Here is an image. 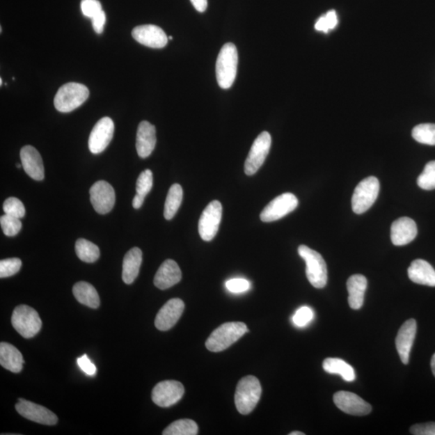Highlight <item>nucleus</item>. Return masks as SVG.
<instances>
[{
	"label": "nucleus",
	"mask_w": 435,
	"mask_h": 435,
	"mask_svg": "<svg viewBox=\"0 0 435 435\" xmlns=\"http://www.w3.org/2000/svg\"><path fill=\"white\" fill-rule=\"evenodd\" d=\"M248 331L242 322H226L214 330L209 336L206 347L209 351L219 352L226 350Z\"/></svg>",
	"instance_id": "f257e3e1"
},
{
	"label": "nucleus",
	"mask_w": 435,
	"mask_h": 435,
	"mask_svg": "<svg viewBox=\"0 0 435 435\" xmlns=\"http://www.w3.org/2000/svg\"><path fill=\"white\" fill-rule=\"evenodd\" d=\"M238 52L231 42L225 44L218 56L216 61V79L222 89L231 88L237 78Z\"/></svg>",
	"instance_id": "f03ea898"
},
{
	"label": "nucleus",
	"mask_w": 435,
	"mask_h": 435,
	"mask_svg": "<svg viewBox=\"0 0 435 435\" xmlns=\"http://www.w3.org/2000/svg\"><path fill=\"white\" fill-rule=\"evenodd\" d=\"M262 388L258 379L253 376H247L238 383L235 393V404L237 411L246 416L253 411L260 401Z\"/></svg>",
	"instance_id": "7ed1b4c3"
},
{
	"label": "nucleus",
	"mask_w": 435,
	"mask_h": 435,
	"mask_svg": "<svg viewBox=\"0 0 435 435\" xmlns=\"http://www.w3.org/2000/svg\"><path fill=\"white\" fill-rule=\"evenodd\" d=\"M88 88L78 83H69L61 86L54 98L55 109L63 113H68L88 99Z\"/></svg>",
	"instance_id": "20e7f679"
},
{
	"label": "nucleus",
	"mask_w": 435,
	"mask_h": 435,
	"mask_svg": "<svg viewBox=\"0 0 435 435\" xmlns=\"http://www.w3.org/2000/svg\"><path fill=\"white\" fill-rule=\"evenodd\" d=\"M299 254L306 261V274L310 283L315 288H324L327 283V268L324 258L306 245L299 246Z\"/></svg>",
	"instance_id": "39448f33"
},
{
	"label": "nucleus",
	"mask_w": 435,
	"mask_h": 435,
	"mask_svg": "<svg viewBox=\"0 0 435 435\" xmlns=\"http://www.w3.org/2000/svg\"><path fill=\"white\" fill-rule=\"evenodd\" d=\"M12 324L20 335L25 339H30L38 335L42 329V321L32 307L20 305L13 311Z\"/></svg>",
	"instance_id": "423d86ee"
},
{
	"label": "nucleus",
	"mask_w": 435,
	"mask_h": 435,
	"mask_svg": "<svg viewBox=\"0 0 435 435\" xmlns=\"http://www.w3.org/2000/svg\"><path fill=\"white\" fill-rule=\"evenodd\" d=\"M380 192V182L376 177L363 179L356 187L351 198L353 212L361 214L371 208Z\"/></svg>",
	"instance_id": "0eeeda50"
},
{
	"label": "nucleus",
	"mask_w": 435,
	"mask_h": 435,
	"mask_svg": "<svg viewBox=\"0 0 435 435\" xmlns=\"http://www.w3.org/2000/svg\"><path fill=\"white\" fill-rule=\"evenodd\" d=\"M272 144V138L268 132H261L253 142L244 164V172L248 176L254 175L262 166Z\"/></svg>",
	"instance_id": "6e6552de"
},
{
	"label": "nucleus",
	"mask_w": 435,
	"mask_h": 435,
	"mask_svg": "<svg viewBox=\"0 0 435 435\" xmlns=\"http://www.w3.org/2000/svg\"><path fill=\"white\" fill-rule=\"evenodd\" d=\"M299 200L294 194L285 193L276 197L260 213V220L264 223L276 221L287 216L298 207Z\"/></svg>",
	"instance_id": "1a4fd4ad"
},
{
	"label": "nucleus",
	"mask_w": 435,
	"mask_h": 435,
	"mask_svg": "<svg viewBox=\"0 0 435 435\" xmlns=\"http://www.w3.org/2000/svg\"><path fill=\"white\" fill-rule=\"evenodd\" d=\"M222 214V205L217 200L209 203L205 208L198 222V232L204 242H211L216 237Z\"/></svg>",
	"instance_id": "9d476101"
},
{
	"label": "nucleus",
	"mask_w": 435,
	"mask_h": 435,
	"mask_svg": "<svg viewBox=\"0 0 435 435\" xmlns=\"http://www.w3.org/2000/svg\"><path fill=\"white\" fill-rule=\"evenodd\" d=\"M185 388L177 381L158 383L152 392V400L157 406L167 408L175 405L182 398Z\"/></svg>",
	"instance_id": "9b49d317"
},
{
	"label": "nucleus",
	"mask_w": 435,
	"mask_h": 435,
	"mask_svg": "<svg viewBox=\"0 0 435 435\" xmlns=\"http://www.w3.org/2000/svg\"><path fill=\"white\" fill-rule=\"evenodd\" d=\"M114 122L109 117L102 118L92 129L88 145L93 155H100L109 145L114 136Z\"/></svg>",
	"instance_id": "f8f14e48"
},
{
	"label": "nucleus",
	"mask_w": 435,
	"mask_h": 435,
	"mask_svg": "<svg viewBox=\"0 0 435 435\" xmlns=\"http://www.w3.org/2000/svg\"><path fill=\"white\" fill-rule=\"evenodd\" d=\"M90 202L95 212L100 214L109 213L114 207L116 193L113 187L106 181H99L90 189Z\"/></svg>",
	"instance_id": "ddd939ff"
},
{
	"label": "nucleus",
	"mask_w": 435,
	"mask_h": 435,
	"mask_svg": "<svg viewBox=\"0 0 435 435\" xmlns=\"http://www.w3.org/2000/svg\"><path fill=\"white\" fill-rule=\"evenodd\" d=\"M15 409L22 417L37 423L54 426L58 421L57 416L47 408L24 399H19Z\"/></svg>",
	"instance_id": "4468645a"
},
{
	"label": "nucleus",
	"mask_w": 435,
	"mask_h": 435,
	"mask_svg": "<svg viewBox=\"0 0 435 435\" xmlns=\"http://www.w3.org/2000/svg\"><path fill=\"white\" fill-rule=\"evenodd\" d=\"M335 406L342 412L354 416H365L372 411V406L356 393L340 391L333 397Z\"/></svg>",
	"instance_id": "2eb2a0df"
},
{
	"label": "nucleus",
	"mask_w": 435,
	"mask_h": 435,
	"mask_svg": "<svg viewBox=\"0 0 435 435\" xmlns=\"http://www.w3.org/2000/svg\"><path fill=\"white\" fill-rule=\"evenodd\" d=\"M132 35L137 42L153 49L165 47L168 40L163 29L153 24L137 26L132 30Z\"/></svg>",
	"instance_id": "dca6fc26"
},
{
	"label": "nucleus",
	"mask_w": 435,
	"mask_h": 435,
	"mask_svg": "<svg viewBox=\"0 0 435 435\" xmlns=\"http://www.w3.org/2000/svg\"><path fill=\"white\" fill-rule=\"evenodd\" d=\"M184 310L185 304L182 300L173 299L168 301L157 315L155 319L157 329L161 331L171 330L181 318Z\"/></svg>",
	"instance_id": "f3484780"
},
{
	"label": "nucleus",
	"mask_w": 435,
	"mask_h": 435,
	"mask_svg": "<svg viewBox=\"0 0 435 435\" xmlns=\"http://www.w3.org/2000/svg\"><path fill=\"white\" fill-rule=\"evenodd\" d=\"M417 333V322L409 319L399 330L396 338L397 350L404 365H407Z\"/></svg>",
	"instance_id": "a211bd4d"
},
{
	"label": "nucleus",
	"mask_w": 435,
	"mask_h": 435,
	"mask_svg": "<svg viewBox=\"0 0 435 435\" xmlns=\"http://www.w3.org/2000/svg\"><path fill=\"white\" fill-rule=\"evenodd\" d=\"M20 159L23 168L30 177L35 181H42L45 178V168L42 156L35 148L26 145L20 151Z\"/></svg>",
	"instance_id": "6ab92c4d"
},
{
	"label": "nucleus",
	"mask_w": 435,
	"mask_h": 435,
	"mask_svg": "<svg viewBox=\"0 0 435 435\" xmlns=\"http://www.w3.org/2000/svg\"><path fill=\"white\" fill-rule=\"evenodd\" d=\"M417 235V224L411 218H399L392 224L391 240L396 246H404L412 242Z\"/></svg>",
	"instance_id": "aec40b11"
},
{
	"label": "nucleus",
	"mask_w": 435,
	"mask_h": 435,
	"mask_svg": "<svg viewBox=\"0 0 435 435\" xmlns=\"http://www.w3.org/2000/svg\"><path fill=\"white\" fill-rule=\"evenodd\" d=\"M157 144L156 127L148 121H142L138 127L136 151L141 158H147L155 150Z\"/></svg>",
	"instance_id": "412c9836"
},
{
	"label": "nucleus",
	"mask_w": 435,
	"mask_h": 435,
	"mask_svg": "<svg viewBox=\"0 0 435 435\" xmlns=\"http://www.w3.org/2000/svg\"><path fill=\"white\" fill-rule=\"evenodd\" d=\"M182 271L173 260L164 261L155 278V285L158 289L165 290L180 283Z\"/></svg>",
	"instance_id": "4be33fe9"
},
{
	"label": "nucleus",
	"mask_w": 435,
	"mask_h": 435,
	"mask_svg": "<svg viewBox=\"0 0 435 435\" xmlns=\"http://www.w3.org/2000/svg\"><path fill=\"white\" fill-rule=\"evenodd\" d=\"M408 276L414 283L435 287V270L426 260H413L408 269Z\"/></svg>",
	"instance_id": "5701e85b"
},
{
	"label": "nucleus",
	"mask_w": 435,
	"mask_h": 435,
	"mask_svg": "<svg viewBox=\"0 0 435 435\" xmlns=\"http://www.w3.org/2000/svg\"><path fill=\"white\" fill-rule=\"evenodd\" d=\"M367 280L365 276L356 274L350 276L347 281L348 303L351 309L359 310L365 301Z\"/></svg>",
	"instance_id": "b1692460"
},
{
	"label": "nucleus",
	"mask_w": 435,
	"mask_h": 435,
	"mask_svg": "<svg viewBox=\"0 0 435 435\" xmlns=\"http://www.w3.org/2000/svg\"><path fill=\"white\" fill-rule=\"evenodd\" d=\"M24 358L17 347L8 342L0 344V365L5 370L19 373L23 370Z\"/></svg>",
	"instance_id": "393cba45"
},
{
	"label": "nucleus",
	"mask_w": 435,
	"mask_h": 435,
	"mask_svg": "<svg viewBox=\"0 0 435 435\" xmlns=\"http://www.w3.org/2000/svg\"><path fill=\"white\" fill-rule=\"evenodd\" d=\"M142 263V252L139 248H133L125 255L122 262V279L127 285L132 284L139 275Z\"/></svg>",
	"instance_id": "a878e982"
},
{
	"label": "nucleus",
	"mask_w": 435,
	"mask_h": 435,
	"mask_svg": "<svg viewBox=\"0 0 435 435\" xmlns=\"http://www.w3.org/2000/svg\"><path fill=\"white\" fill-rule=\"evenodd\" d=\"M73 294L79 303L90 307L91 309L99 308L100 299L98 292L93 285L85 281H79L73 287Z\"/></svg>",
	"instance_id": "bb28decb"
},
{
	"label": "nucleus",
	"mask_w": 435,
	"mask_h": 435,
	"mask_svg": "<svg viewBox=\"0 0 435 435\" xmlns=\"http://www.w3.org/2000/svg\"><path fill=\"white\" fill-rule=\"evenodd\" d=\"M322 367L330 374L340 375L345 381H355L356 373L349 363L339 358H327L322 363Z\"/></svg>",
	"instance_id": "cd10ccee"
},
{
	"label": "nucleus",
	"mask_w": 435,
	"mask_h": 435,
	"mask_svg": "<svg viewBox=\"0 0 435 435\" xmlns=\"http://www.w3.org/2000/svg\"><path fill=\"white\" fill-rule=\"evenodd\" d=\"M183 198V189L179 184H173L170 188L164 209V216L166 219L171 220L177 214L180 207Z\"/></svg>",
	"instance_id": "c85d7f7f"
},
{
	"label": "nucleus",
	"mask_w": 435,
	"mask_h": 435,
	"mask_svg": "<svg viewBox=\"0 0 435 435\" xmlns=\"http://www.w3.org/2000/svg\"><path fill=\"white\" fill-rule=\"evenodd\" d=\"M75 252L78 258L86 263H94L100 257L99 247L86 239L77 240Z\"/></svg>",
	"instance_id": "c756f323"
},
{
	"label": "nucleus",
	"mask_w": 435,
	"mask_h": 435,
	"mask_svg": "<svg viewBox=\"0 0 435 435\" xmlns=\"http://www.w3.org/2000/svg\"><path fill=\"white\" fill-rule=\"evenodd\" d=\"M198 434V427L191 419H180L173 422L166 429L163 435H196Z\"/></svg>",
	"instance_id": "7c9ffc66"
},
{
	"label": "nucleus",
	"mask_w": 435,
	"mask_h": 435,
	"mask_svg": "<svg viewBox=\"0 0 435 435\" xmlns=\"http://www.w3.org/2000/svg\"><path fill=\"white\" fill-rule=\"evenodd\" d=\"M413 139L423 145H435V125L422 124L414 127Z\"/></svg>",
	"instance_id": "2f4dec72"
},
{
	"label": "nucleus",
	"mask_w": 435,
	"mask_h": 435,
	"mask_svg": "<svg viewBox=\"0 0 435 435\" xmlns=\"http://www.w3.org/2000/svg\"><path fill=\"white\" fill-rule=\"evenodd\" d=\"M418 185L425 191L435 189V161H429L425 166L418 178Z\"/></svg>",
	"instance_id": "473e14b6"
},
{
	"label": "nucleus",
	"mask_w": 435,
	"mask_h": 435,
	"mask_svg": "<svg viewBox=\"0 0 435 435\" xmlns=\"http://www.w3.org/2000/svg\"><path fill=\"white\" fill-rule=\"evenodd\" d=\"M0 225L5 235L8 237H15L22 228V223L20 219L15 218L5 214L0 218Z\"/></svg>",
	"instance_id": "72a5a7b5"
},
{
	"label": "nucleus",
	"mask_w": 435,
	"mask_h": 435,
	"mask_svg": "<svg viewBox=\"0 0 435 435\" xmlns=\"http://www.w3.org/2000/svg\"><path fill=\"white\" fill-rule=\"evenodd\" d=\"M338 24L337 14L334 10H331L317 20L315 24V29L319 32L324 33H329L331 30L334 29Z\"/></svg>",
	"instance_id": "f704fd0d"
},
{
	"label": "nucleus",
	"mask_w": 435,
	"mask_h": 435,
	"mask_svg": "<svg viewBox=\"0 0 435 435\" xmlns=\"http://www.w3.org/2000/svg\"><path fill=\"white\" fill-rule=\"evenodd\" d=\"M5 214L15 218L22 219L25 216L24 204L17 198H8L5 200L3 206Z\"/></svg>",
	"instance_id": "c9c22d12"
},
{
	"label": "nucleus",
	"mask_w": 435,
	"mask_h": 435,
	"mask_svg": "<svg viewBox=\"0 0 435 435\" xmlns=\"http://www.w3.org/2000/svg\"><path fill=\"white\" fill-rule=\"evenodd\" d=\"M22 261L19 258H9L0 261V278H6L17 274L22 269Z\"/></svg>",
	"instance_id": "e433bc0d"
},
{
	"label": "nucleus",
	"mask_w": 435,
	"mask_h": 435,
	"mask_svg": "<svg viewBox=\"0 0 435 435\" xmlns=\"http://www.w3.org/2000/svg\"><path fill=\"white\" fill-rule=\"evenodd\" d=\"M153 185L152 173L150 170L143 171L136 182V193L143 197L151 191Z\"/></svg>",
	"instance_id": "4c0bfd02"
},
{
	"label": "nucleus",
	"mask_w": 435,
	"mask_h": 435,
	"mask_svg": "<svg viewBox=\"0 0 435 435\" xmlns=\"http://www.w3.org/2000/svg\"><path fill=\"white\" fill-rule=\"evenodd\" d=\"M315 318V313L308 306L301 307L293 316V322L296 326L305 327Z\"/></svg>",
	"instance_id": "58836bf2"
},
{
	"label": "nucleus",
	"mask_w": 435,
	"mask_h": 435,
	"mask_svg": "<svg viewBox=\"0 0 435 435\" xmlns=\"http://www.w3.org/2000/svg\"><path fill=\"white\" fill-rule=\"evenodd\" d=\"M81 10L86 17L90 19L102 11V5L99 0H81Z\"/></svg>",
	"instance_id": "ea45409f"
},
{
	"label": "nucleus",
	"mask_w": 435,
	"mask_h": 435,
	"mask_svg": "<svg viewBox=\"0 0 435 435\" xmlns=\"http://www.w3.org/2000/svg\"><path fill=\"white\" fill-rule=\"evenodd\" d=\"M226 287L232 293L240 294L248 291L251 287V284L247 280L235 278L227 281Z\"/></svg>",
	"instance_id": "a19ab883"
},
{
	"label": "nucleus",
	"mask_w": 435,
	"mask_h": 435,
	"mask_svg": "<svg viewBox=\"0 0 435 435\" xmlns=\"http://www.w3.org/2000/svg\"><path fill=\"white\" fill-rule=\"evenodd\" d=\"M411 433L414 435H435V422L413 425Z\"/></svg>",
	"instance_id": "79ce46f5"
},
{
	"label": "nucleus",
	"mask_w": 435,
	"mask_h": 435,
	"mask_svg": "<svg viewBox=\"0 0 435 435\" xmlns=\"http://www.w3.org/2000/svg\"><path fill=\"white\" fill-rule=\"evenodd\" d=\"M78 365L81 368V370L84 372L86 375L95 376L96 373V367L93 363L90 361L88 356L84 355L79 357L78 360Z\"/></svg>",
	"instance_id": "37998d69"
},
{
	"label": "nucleus",
	"mask_w": 435,
	"mask_h": 435,
	"mask_svg": "<svg viewBox=\"0 0 435 435\" xmlns=\"http://www.w3.org/2000/svg\"><path fill=\"white\" fill-rule=\"evenodd\" d=\"M92 19V26L95 30V32L98 34L102 33L104 29V25L106 24V14L104 11H101L100 13L95 15Z\"/></svg>",
	"instance_id": "c03bdc74"
},
{
	"label": "nucleus",
	"mask_w": 435,
	"mask_h": 435,
	"mask_svg": "<svg viewBox=\"0 0 435 435\" xmlns=\"http://www.w3.org/2000/svg\"><path fill=\"white\" fill-rule=\"evenodd\" d=\"M191 2L198 13H204L207 8V0H191Z\"/></svg>",
	"instance_id": "a18cd8bd"
},
{
	"label": "nucleus",
	"mask_w": 435,
	"mask_h": 435,
	"mask_svg": "<svg viewBox=\"0 0 435 435\" xmlns=\"http://www.w3.org/2000/svg\"><path fill=\"white\" fill-rule=\"evenodd\" d=\"M145 197L140 196L136 193L132 201V207L135 209H140L142 207L143 203L145 202Z\"/></svg>",
	"instance_id": "49530a36"
},
{
	"label": "nucleus",
	"mask_w": 435,
	"mask_h": 435,
	"mask_svg": "<svg viewBox=\"0 0 435 435\" xmlns=\"http://www.w3.org/2000/svg\"><path fill=\"white\" fill-rule=\"evenodd\" d=\"M431 366H432V370L433 374L435 377V353L432 358Z\"/></svg>",
	"instance_id": "de8ad7c7"
},
{
	"label": "nucleus",
	"mask_w": 435,
	"mask_h": 435,
	"mask_svg": "<svg viewBox=\"0 0 435 435\" xmlns=\"http://www.w3.org/2000/svg\"><path fill=\"white\" fill-rule=\"evenodd\" d=\"M305 434L300 432H294L290 434V435H304Z\"/></svg>",
	"instance_id": "09e8293b"
},
{
	"label": "nucleus",
	"mask_w": 435,
	"mask_h": 435,
	"mask_svg": "<svg viewBox=\"0 0 435 435\" xmlns=\"http://www.w3.org/2000/svg\"><path fill=\"white\" fill-rule=\"evenodd\" d=\"M0 84H1V86L3 85V79H0Z\"/></svg>",
	"instance_id": "8fccbe9b"
},
{
	"label": "nucleus",
	"mask_w": 435,
	"mask_h": 435,
	"mask_svg": "<svg viewBox=\"0 0 435 435\" xmlns=\"http://www.w3.org/2000/svg\"><path fill=\"white\" fill-rule=\"evenodd\" d=\"M17 168H22V165H19V164H18V165H17Z\"/></svg>",
	"instance_id": "3c124183"
},
{
	"label": "nucleus",
	"mask_w": 435,
	"mask_h": 435,
	"mask_svg": "<svg viewBox=\"0 0 435 435\" xmlns=\"http://www.w3.org/2000/svg\"><path fill=\"white\" fill-rule=\"evenodd\" d=\"M168 39L173 40V37H170V38H168Z\"/></svg>",
	"instance_id": "603ef678"
}]
</instances>
